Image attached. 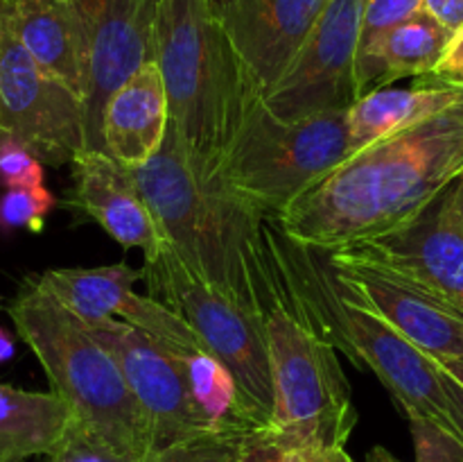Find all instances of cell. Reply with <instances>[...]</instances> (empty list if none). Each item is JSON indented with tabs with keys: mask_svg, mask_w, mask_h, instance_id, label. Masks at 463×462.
Masks as SVG:
<instances>
[{
	"mask_svg": "<svg viewBox=\"0 0 463 462\" xmlns=\"http://www.w3.org/2000/svg\"><path fill=\"white\" fill-rule=\"evenodd\" d=\"M441 380H443V388H446L448 403H450L452 421H455L457 433H459V438L463 442V385L457 383V380L443 370H441Z\"/></svg>",
	"mask_w": 463,
	"mask_h": 462,
	"instance_id": "1f68e13d",
	"label": "cell"
},
{
	"mask_svg": "<svg viewBox=\"0 0 463 462\" xmlns=\"http://www.w3.org/2000/svg\"><path fill=\"white\" fill-rule=\"evenodd\" d=\"M463 177V98L353 152L279 222L294 243L333 254L414 222Z\"/></svg>",
	"mask_w": 463,
	"mask_h": 462,
	"instance_id": "6da1fadb",
	"label": "cell"
},
{
	"mask_svg": "<svg viewBox=\"0 0 463 462\" xmlns=\"http://www.w3.org/2000/svg\"><path fill=\"white\" fill-rule=\"evenodd\" d=\"M265 234L283 285L280 308L346 353L353 365L373 371L410 419L432 421L459 438L439 362L371 308L348 299L339 290L326 254L294 243L279 217H267Z\"/></svg>",
	"mask_w": 463,
	"mask_h": 462,
	"instance_id": "3957f363",
	"label": "cell"
},
{
	"mask_svg": "<svg viewBox=\"0 0 463 462\" xmlns=\"http://www.w3.org/2000/svg\"><path fill=\"white\" fill-rule=\"evenodd\" d=\"M143 270L149 297L184 317L203 344L229 367L249 410L265 430L274 410L265 315L240 306L229 294L203 281L167 240L145 254Z\"/></svg>",
	"mask_w": 463,
	"mask_h": 462,
	"instance_id": "ba28073f",
	"label": "cell"
},
{
	"mask_svg": "<svg viewBox=\"0 0 463 462\" xmlns=\"http://www.w3.org/2000/svg\"><path fill=\"white\" fill-rule=\"evenodd\" d=\"M339 290L434 361L463 356V313L420 281L355 247L326 254Z\"/></svg>",
	"mask_w": 463,
	"mask_h": 462,
	"instance_id": "30bf717a",
	"label": "cell"
},
{
	"mask_svg": "<svg viewBox=\"0 0 463 462\" xmlns=\"http://www.w3.org/2000/svg\"><path fill=\"white\" fill-rule=\"evenodd\" d=\"M89 329L116 356L136 401L147 417L154 451L202 435H215L199 417L176 362L156 340L125 320L99 322Z\"/></svg>",
	"mask_w": 463,
	"mask_h": 462,
	"instance_id": "4fadbf2b",
	"label": "cell"
},
{
	"mask_svg": "<svg viewBox=\"0 0 463 462\" xmlns=\"http://www.w3.org/2000/svg\"><path fill=\"white\" fill-rule=\"evenodd\" d=\"M18 338L48 376L50 392L68 403L72 417L116 451L147 460L152 430L116 356L89 324L63 308L34 274L25 276L7 303Z\"/></svg>",
	"mask_w": 463,
	"mask_h": 462,
	"instance_id": "5b68a950",
	"label": "cell"
},
{
	"mask_svg": "<svg viewBox=\"0 0 463 462\" xmlns=\"http://www.w3.org/2000/svg\"><path fill=\"white\" fill-rule=\"evenodd\" d=\"M366 0H330L310 39L265 102L280 120L351 109Z\"/></svg>",
	"mask_w": 463,
	"mask_h": 462,
	"instance_id": "8fae6325",
	"label": "cell"
},
{
	"mask_svg": "<svg viewBox=\"0 0 463 462\" xmlns=\"http://www.w3.org/2000/svg\"><path fill=\"white\" fill-rule=\"evenodd\" d=\"M455 207L463 217V177L455 184Z\"/></svg>",
	"mask_w": 463,
	"mask_h": 462,
	"instance_id": "8d00e7d4",
	"label": "cell"
},
{
	"mask_svg": "<svg viewBox=\"0 0 463 462\" xmlns=\"http://www.w3.org/2000/svg\"><path fill=\"white\" fill-rule=\"evenodd\" d=\"M437 362L443 371H448V374L457 380V383L463 385V356L461 358H446V361H437Z\"/></svg>",
	"mask_w": 463,
	"mask_h": 462,
	"instance_id": "e575fe53",
	"label": "cell"
},
{
	"mask_svg": "<svg viewBox=\"0 0 463 462\" xmlns=\"http://www.w3.org/2000/svg\"><path fill=\"white\" fill-rule=\"evenodd\" d=\"M351 154L348 109L280 120L262 98L244 118L213 184L260 216L280 217Z\"/></svg>",
	"mask_w": 463,
	"mask_h": 462,
	"instance_id": "8992f818",
	"label": "cell"
},
{
	"mask_svg": "<svg viewBox=\"0 0 463 462\" xmlns=\"http://www.w3.org/2000/svg\"><path fill=\"white\" fill-rule=\"evenodd\" d=\"M0 308H3V302H0Z\"/></svg>",
	"mask_w": 463,
	"mask_h": 462,
	"instance_id": "60d3db41",
	"label": "cell"
},
{
	"mask_svg": "<svg viewBox=\"0 0 463 462\" xmlns=\"http://www.w3.org/2000/svg\"><path fill=\"white\" fill-rule=\"evenodd\" d=\"M276 462H353L346 448H326V447H303L280 451Z\"/></svg>",
	"mask_w": 463,
	"mask_h": 462,
	"instance_id": "f546056e",
	"label": "cell"
},
{
	"mask_svg": "<svg viewBox=\"0 0 463 462\" xmlns=\"http://www.w3.org/2000/svg\"><path fill=\"white\" fill-rule=\"evenodd\" d=\"M366 462H401V460L393 457L384 447H373L369 451V456H366Z\"/></svg>",
	"mask_w": 463,
	"mask_h": 462,
	"instance_id": "d590c367",
	"label": "cell"
},
{
	"mask_svg": "<svg viewBox=\"0 0 463 462\" xmlns=\"http://www.w3.org/2000/svg\"><path fill=\"white\" fill-rule=\"evenodd\" d=\"M34 276L63 308L90 326L120 317L145 270L122 261L99 267H54Z\"/></svg>",
	"mask_w": 463,
	"mask_h": 462,
	"instance_id": "7402d4cb",
	"label": "cell"
},
{
	"mask_svg": "<svg viewBox=\"0 0 463 462\" xmlns=\"http://www.w3.org/2000/svg\"><path fill=\"white\" fill-rule=\"evenodd\" d=\"M432 77L450 82V84L463 86V30H459L452 36L450 45H448L446 54H443L437 71L432 72Z\"/></svg>",
	"mask_w": 463,
	"mask_h": 462,
	"instance_id": "f1b7e54d",
	"label": "cell"
},
{
	"mask_svg": "<svg viewBox=\"0 0 463 462\" xmlns=\"http://www.w3.org/2000/svg\"><path fill=\"white\" fill-rule=\"evenodd\" d=\"M353 247L420 281L463 313V217L455 186L402 229Z\"/></svg>",
	"mask_w": 463,
	"mask_h": 462,
	"instance_id": "9a60e30c",
	"label": "cell"
},
{
	"mask_svg": "<svg viewBox=\"0 0 463 462\" xmlns=\"http://www.w3.org/2000/svg\"><path fill=\"white\" fill-rule=\"evenodd\" d=\"M330 0H217L222 23L267 98L310 39Z\"/></svg>",
	"mask_w": 463,
	"mask_h": 462,
	"instance_id": "5bb4252c",
	"label": "cell"
},
{
	"mask_svg": "<svg viewBox=\"0 0 463 462\" xmlns=\"http://www.w3.org/2000/svg\"><path fill=\"white\" fill-rule=\"evenodd\" d=\"M244 451H247V448H244ZM238 462H244V453H242V457H240V460Z\"/></svg>",
	"mask_w": 463,
	"mask_h": 462,
	"instance_id": "74e56055",
	"label": "cell"
},
{
	"mask_svg": "<svg viewBox=\"0 0 463 462\" xmlns=\"http://www.w3.org/2000/svg\"><path fill=\"white\" fill-rule=\"evenodd\" d=\"M5 3H9V0H0V5H5Z\"/></svg>",
	"mask_w": 463,
	"mask_h": 462,
	"instance_id": "ab89813d",
	"label": "cell"
},
{
	"mask_svg": "<svg viewBox=\"0 0 463 462\" xmlns=\"http://www.w3.org/2000/svg\"><path fill=\"white\" fill-rule=\"evenodd\" d=\"M43 163L30 148L0 131V184L5 188L43 186Z\"/></svg>",
	"mask_w": 463,
	"mask_h": 462,
	"instance_id": "484cf974",
	"label": "cell"
},
{
	"mask_svg": "<svg viewBox=\"0 0 463 462\" xmlns=\"http://www.w3.org/2000/svg\"><path fill=\"white\" fill-rule=\"evenodd\" d=\"M274 376L269 426L256 435L276 451L346 448L360 415L335 344L276 306L265 315Z\"/></svg>",
	"mask_w": 463,
	"mask_h": 462,
	"instance_id": "52a82bcc",
	"label": "cell"
},
{
	"mask_svg": "<svg viewBox=\"0 0 463 462\" xmlns=\"http://www.w3.org/2000/svg\"><path fill=\"white\" fill-rule=\"evenodd\" d=\"M279 453L274 447H269L262 439L251 438L247 444V451H244V462H276L279 460Z\"/></svg>",
	"mask_w": 463,
	"mask_h": 462,
	"instance_id": "d6a6232c",
	"label": "cell"
},
{
	"mask_svg": "<svg viewBox=\"0 0 463 462\" xmlns=\"http://www.w3.org/2000/svg\"><path fill=\"white\" fill-rule=\"evenodd\" d=\"M72 424V412L54 392L0 383V462L48 456Z\"/></svg>",
	"mask_w": 463,
	"mask_h": 462,
	"instance_id": "44dd1931",
	"label": "cell"
},
{
	"mask_svg": "<svg viewBox=\"0 0 463 462\" xmlns=\"http://www.w3.org/2000/svg\"><path fill=\"white\" fill-rule=\"evenodd\" d=\"M131 170L165 240L203 281L258 315L283 306L267 217L199 179L175 127L167 130L161 152Z\"/></svg>",
	"mask_w": 463,
	"mask_h": 462,
	"instance_id": "7a4b0ae2",
	"label": "cell"
},
{
	"mask_svg": "<svg viewBox=\"0 0 463 462\" xmlns=\"http://www.w3.org/2000/svg\"><path fill=\"white\" fill-rule=\"evenodd\" d=\"M170 98L156 62L127 77L104 104L102 152L127 168H138L161 152L170 130Z\"/></svg>",
	"mask_w": 463,
	"mask_h": 462,
	"instance_id": "e0dca14e",
	"label": "cell"
},
{
	"mask_svg": "<svg viewBox=\"0 0 463 462\" xmlns=\"http://www.w3.org/2000/svg\"><path fill=\"white\" fill-rule=\"evenodd\" d=\"M414 462H463V442L425 419H410Z\"/></svg>",
	"mask_w": 463,
	"mask_h": 462,
	"instance_id": "83f0119b",
	"label": "cell"
},
{
	"mask_svg": "<svg viewBox=\"0 0 463 462\" xmlns=\"http://www.w3.org/2000/svg\"><path fill=\"white\" fill-rule=\"evenodd\" d=\"M14 353H16V340H14V335L7 329L0 326V362L12 361Z\"/></svg>",
	"mask_w": 463,
	"mask_h": 462,
	"instance_id": "836d02e7",
	"label": "cell"
},
{
	"mask_svg": "<svg viewBox=\"0 0 463 462\" xmlns=\"http://www.w3.org/2000/svg\"><path fill=\"white\" fill-rule=\"evenodd\" d=\"M154 62L188 163L213 184L247 113L265 98L226 34L217 0H161Z\"/></svg>",
	"mask_w": 463,
	"mask_h": 462,
	"instance_id": "277c9868",
	"label": "cell"
},
{
	"mask_svg": "<svg viewBox=\"0 0 463 462\" xmlns=\"http://www.w3.org/2000/svg\"><path fill=\"white\" fill-rule=\"evenodd\" d=\"M86 45L84 111L90 149H102V113L109 95L154 62L161 0H72Z\"/></svg>",
	"mask_w": 463,
	"mask_h": 462,
	"instance_id": "7c38bea8",
	"label": "cell"
},
{
	"mask_svg": "<svg viewBox=\"0 0 463 462\" xmlns=\"http://www.w3.org/2000/svg\"><path fill=\"white\" fill-rule=\"evenodd\" d=\"M7 14L32 59L84 100L86 45L72 0H12Z\"/></svg>",
	"mask_w": 463,
	"mask_h": 462,
	"instance_id": "ac0fdd59",
	"label": "cell"
},
{
	"mask_svg": "<svg viewBox=\"0 0 463 462\" xmlns=\"http://www.w3.org/2000/svg\"><path fill=\"white\" fill-rule=\"evenodd\" d=\"M423 12L455 34L463 30V0H423Z\"/></svg>",
	"mask_w": 463,
	"mask_h": 462,
	"instance_id": "4dcf8cb0",
	"label": "cell"
},
{
	"mask_svg": "<svg viewBox=\"0 0 463 462\" xmlns=\"http://www.w3.org/2000/svg\"><path fill=\"white\" fill-rule=\"evenodd\" d=\"M71 168L66 207L75 211L77 222H95L125 249L140 247L145 254L165 240L131 168L102 149H86Z\"/></svg>",
	"mask_w": 463,
	"mask_h": 462,
	"instance_id": "2e32d148",
	"label": "cell"
},
{
	"mask_svg": "<svg viewBox=\"0 0 463 462\" xmlns=\"http://www.w3.org/2000/svg\"><path fill=\"white\" fill-rule=\"evenodd\" d=\"M9 5H0V131L41 163H72L90 149L84 100L32 59L14 32Z\"/></svg>",
	"mask_w": 463,
	"mask_h": 462,
	"instance_id": "9c48e42d",
	"label": "cell"
},
{
	"mask_svg": "<svg viewBox=\"0 0 463 462\" xmlns=\"http://www.w3.org/2000/svg\"><path fill=\"white\" fill-rule=\"evenodd\" d=\"M247 438L233 435H202L188 442L154 451L145 462H238L247 448Z\"/></svg>",
	"mask_w": 463,
	"mask_h": 462,
	"instance_id": "cb8c5ba5",
	"label": "cell"
},
{
	"mask_svg": "<svg viewBox=\"0 0 463 462\" xmlns=\"http://www.w3.org/2000/svg\"><path fill=\"white\" fill-rule=\"evenodd\" d=\"M459 98H463V86L432 75H425L411 89H378L364 93L348 109L353 152L443 111Z\"/></svg>",
	"mask_w": 463,
	"mask_h": 462,
	"instance_id": "ffe728a7",
	"label": "cell"
},
{
	"mask_svg": "<svg viewBox=\"0 0 463 462\" xmlns=\"http://www.w3.org/2000/svg\"><path fill=\"white\" fill-rule=\"evenodd\" d=\"M36 3H50V0H36Z\"/></svg>",
	"mask_w": 463,
	"mask_h": 462,
	"instance_id": "f35d334b",
	"label": "cell"
},
{
	"mask_svg": "<svg viewBox=\"0 0 463 462\" xmlns=\"http://www.w3.org/2000/svg\"><path fill=\"white\" fill-rule=\"evenodd\" d=\"M420 9H423V0H366L364 18H362L360 53H364L384 32L405 23Z\"/></svg>",
	"mask_w": 463,
	"mask_h": 462,
	"instance_id": "4316f807",
	"label": "cell"
},
{
	"mask_svg": "<svg viewBox=\"0 0 463 462\" xmlns=\"http://www.w3.org/2000/svg\"><path fill=\"white\" fill-rule=\"evenodd\" d=\"M43 457L45 462H145L116 451L111 444L104 442L99 435L86 428L75 417H72L71 428L66 430L61 442Z\"/></svg>",
	"mask_w": 463,
	"mask_h": 462,
	"instance_id": "d4e9b609",
	"label": "cell"
},
{
	"mask_svg": "<svg viewBox=\"0 0 463 462\" xmlns=\"http://www.w3.org/2000/svg\"><path fill=\"white\" fill-rule=\"evenodd\" d=\"M455 32L420 9L401 25L384 32L378 41L357 54L355 93L387 89L402 77L432 75L441 63Z\"/></svg>",
	"mask_w": 463,
	"mask_h": 462,
	"instance_id": "d6986e66",
	"label": "cell"
},
{
	"mask_svg": "<svg viewBox=\"0 0 463 462\" xmlns=\"http://www.w3.org/2000/svg\"><path fill=\"white\" fill-rule=\"evenodd\" d=\"M57 199L45 186L34 188H7L0 195V229H27L39 234Z\"/></svg>",
	"mask_w": 463,
	"mask_h": 462,
	"instance_id": "603a6c76",
	"label": "cell"
}]
</instances>
